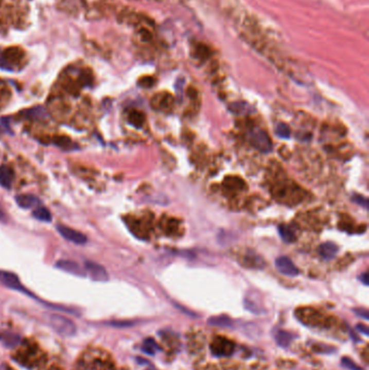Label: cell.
<instances>
[{
    "mask_svg": "<svg viewBox=\"0 0 369 370\" xmlns=\"http://www.w3.org/2000/svg\"><path fill=\"white\" fill-rule=\"evenodd\" d=\"M291 334L286 332V331H279L277 334H276V341L277 343L280 345V346H284V347H287L288 344L291 342Z\"/></svg>",
    "mask_w": 369,
    "mask_h": 370,
    "instance_id": "obj_21",
    "label": "cell"
},
{
    "mask_svg": "<svg viewBox=\"0 0 369 370\" xmlns=\"http://www.w3.org/2000/svg\"><path fill=\"white\" fill-rule=\"evenodd\" d=\"M57 230L62 237H64L66 240L71 242H74V244L83 245L87 242V237L76 230L71 228L65 225H57Z\"/></svg>",
    "mask_w": 369,
    "mask_h": 370,
    "instance_id": "obj_4",
    "label": "cell"
},
{
    "mask_svg": "<svg viewBox=\"0 0 369 370\" xmlns=\"http://www.w3.org/2000/svg\"><path fill=\"white\" fill-rule=\"evenodd\" d=\"M342 365L350 370H363L361 367H358L353 361H351V359L347 357L342 358Z\"/></svg>",
    "mask_w": 369,
    "mask_h": 370,
    "instance_id": "obj_24",
    "label": "cell"
},
{
    "mask_svg": "<svg viewBox=\"0 0 369 370\" xmlns=\"http://www.w3.org/2000/svg\"><path fill=\"white\" fill-rule=\"evenodd\" d=\"M48 323L51 328L60 336L63 337H73L77 331V326L72 320L67 319L66 316L61 314H49Z\"/></svg>",
    "mask_w": 369,
    "mask_h": 370,
    "instance_id": "obj_1",
    "label": "cell"
},
{
    "mask_svg": "<svg viewBox=\"0 0 369 370\" xmlns=\"http://www.w3.org/2000/svg\"><path fill=\"white\" fill-rule=\"evenodd\" d=\"M210 350H212L215 356L227 357L234 353L235 344L227 338L218 336L214 339L212 345H210Z\"/></svg>",
    "mask_w": 369,
    "mask_h": 370,
    "instance_id": "obj_3",
    "label": "cell"
},
{
    "mask_svg": "<svg viewBox=\"0 0 369 370\" xmlns=\"http://www.w3.org/2000/svg\"><path fill=\"white\" fill-rule=\"evenodd\" d=\"M128 121L130 125H132L135 128H141L145 121L144 114L140 111H131L128 115Z\"/></svg>",
    "mask_w": 369,
    "mask_h": 370,
    "instance_id": "obj_17",
    "label": "cell"
},
{
    "mask_svg": "<svg viewBox=\"0 0 369 370\" xmlns=\"http://www.w3.org/2000/svg\"><path fill=\"white\" fill-rule=\"evenodd\" d=\"M0 370H13V369L7 364H2L0 365Z\"/></svg>",
    "mask_w": 369,
    "mask_h": 370,
    "instance_id": "obj_33",
    "label": "cell"
},
{
    "mask_svg": "<svg viewBox=\"0 0 369 370\" xmlns=\"http://www.w3.org/2000/svg\"><path fill=\"white\" fill-rule=\"evenodd\" d=\"M152 105L156 110H163V111L169 110L173 105V98L167 92L158 93L153 98Z\"/></svg>",
    "mask_w": 369,
    "mask_h": 370,
    "instance_id": "obj_10",
    "label": "cell"
},
{
    "mask_svg": "<svg viewBox=\"0 0 369 370\" xmlns=\"http://www.w3.org/2000/svg\"><path fill=\"white\" fill-rule=\"evenodd\" d=\"M353 202H354L355 204H357V205H361V206L365 207V208L368 207V200H367V198H365V197H363V196L355 195V196L353 197Z\"/></svg>",
    "mask_w": 369,
    "mask_h": 370,
    "instance_id": "obj_26",
    "label": "cell"
},
{
    "mask_svg": "<svg viewBox=\"0 0 369 370\" xmlns=\"http://www.w3.org/2000/svg\"><path fill=\"white\" fill-rule=\"evenodd\" d=\"M86 272L88 273L89 276L96 281H108L109 280V274L107 272L101 264L92 262V261H87L86 264Z\"/></svg>",
    "mask_w": 369,
    "mask_h": 370,
    "instance_id": "obj_5",
    "label": "cell"
},
{
    "mask_svg": "<svg viewBox=\"0 0 369 370\" xmlns=\"http://www.w3.org/2000/svg\"><path fill=\"white\" fill-rule=\"evenodd\" d=\"M276 135L279 136L280 139H289L290 137V129L287 125L278 124L275 128Z\"/></svg>",
    "mask_w": 369,
    "mask_h": 370,
    "instance_id": "obj_23",
    "label": "cell"
},
{
    "mask_svg": "<svg viewBox=\"0 0 369 370\" xmlns=\"http://www.w3.org/2000/svg\"><path fill=\"white\" fill-rule=\"evenodd\" d=\"M250 144L262 153H270L273 149V145L269 134L261 129L251 130L248 134Z\"/></svg>",
    "mask_w": 369,
    "mask_h": 370,
    "instance_id": "obj_2",
    "label": "cell"
},
{
    "mask_svg": "<svg viewBox=\"0 0 369 370\" xmlns=\"http://www.w3.org/2000/svg\"><path fill=\"white\" fill-rule=\"evenodd\" d=\"M142 350H143L146 354L154 355L155 352L158 350V345H157V343L155 342V340H153V339H146V340L144 341Z\"/></svg>",
    "mask_w": 369,
    "mask_h": 370,
    "instance_id": "obj_22",
    "label": "cell"
},
{
    "mask_svg": "<svg viewBox=\"0 0 369 370\" xmlns=\"http://www.w3.org/2000/svg\"><path fill=\"white\" fill-rule=\"evenodd\" d=\"M278 233H279L280 238L285 242H288V244H290V242H293L294 240H296V235H294L293 231L287 225H285V224L279 225L278 226Z\"/></svg>",
    "mask_w": 369,
    "mask_h": 370,
    "instance_id": "obj_18",
    "label": "cell"
},
{
    "mask_svg": "<svg viewBox=\"0 0 369 370\" xmlns=\"http://www.w3.org/2000/svg\"><path fill=\"white\" fill-rule=\"evenodd\" d=\"M55 143H56L57 145H59V146H63V147H64V146H66V145H69V144H71V140L67 139V137H65V136H58L57 139L55 140Z\"/></svg>",
    "mask_w": 369,
    "mask_h": 370,
    "instance_id": "obj_27",
    "label": "cell"
},
{
    "mask_svg": "<svg viewBox=\"0 0 369 370\" xmlns=\"http://www.w3.org/2000/svg\"><path fill=\"white\" fill-rule=\"evenodd\" d=\"M9 97V93L8 92H3V91H0V108H2L3 107V103H4V101L7 99Z\"/></svg>",
    "mask_w": 369,
    "mask_h": 370,
    "instance_id": "obj_31",
    "label": "cell"
},
{
    "mask_svg": "<svg viewBox=\"0 0 369 370\" xmlns=\"http://www.w3.org/2000/svg\"><path fill=\"white\" fill-rule=\"evenodd\" d=\"M57 268L64 271L66 273H69L72 275H75V276L83 277L86 275L85 271L81 269L79 264L76 262L71 261V260H60L57 262Z\"/></svg>",
    "mask_w": 369,
    "mask_h": 370,
    "instance_id": "obj_8",
    "label": "cell"
},
{
    "mask_svg": "<svg viewBox=\"0 0 369 370\" xmlns=\"http://www.w3.org/2000/svg\"><path fill=\"white\" fill-rule=\"evenodd\" d=\"M208 324L213 325V326H220V327H230L232 325L231 320L229 319L227 316L225 315H221V316H215V317H210L208 320Z\"/></svg>",
    "mask_w": 369,
    "mask_h": 370,
    "instance_id": "obj_19",
    "label": "cell"
},
{
    "mask_svg": "<svg viewBox=\"0 0 369 370\" xmlns=\"http://www.w3.org/2000/svg\"><path fill=\"white\" fill-rule=\"evenodd\" d=\"M196 55H197L199 58L206 59V58H208V56L210 55V51H209V49H208L206 46L199 45V46L196 48Z\"/></svg>",
    "mask_w": 369,
    "mask_h": 370,
    "instance_id": "obj_25",
    "label": "cell"
},
{
    "mask_svg": "<svg viewBox=\"0 0 369 370\" xmlns=\"http://www.w3.org/2000/svg\"><path fill=\"white\" fill-rule=\"evenodd\" d=\"M48 370H62V369L59 368V367H51V368H49Z\"/></svg>",
    "mask_w": 369,
    "mask_h": 370,
    "instance_id": "obj_34",
    "label": "cell"
},
{
    "mask_svg": "<svg viewBox=\"0 0 369 370\" xmlns=\"http://www.w3.org/2000/svg\"><path fill=\"white\" fill-rule=\"evenodd\" d=\"M275 267L279 273L286 276L294 277L299 274L298 268L294 266V263L288 257H279L275 261Z\"/></svg>",
    "mask_w": 369,
    "mask_h": 370,
    "instance_id": "obj_6",
    "label": "cell"
},
{
    "mask_svg": "<svg viewBox=\"0 0 369 370\" xmlns=\"http://www.w3.org/2000/svg\"><path fill=\"white\" fill-rule=\"evenodd\" d=\"M356 328H357V330H358V331L363 332L365 336H368V334H369V331H368L367 326H365V325H357V326H356Z\"/></svg>",
    "mask_w": 369,
    "mask_h": 370,
    "instance_id": "obj_30",
    "label": "cell"
},
{
    "mask_svg": "<svg viewBox=\"0 0 369 370\" xmlns=\"http://www.w3.org/2000/svg\"><path fill=\"white\" fill-rule=\"evenodd\" d=\"M338 251H339L338 246H337L335 242H331V241L324 242V244H322L319 248L320 256L324 260H327V261L332 260L337 256Z\"/></svg>",
    "mask_w": 369,
    "mask_h": 370,
    "instance_id": "obj_12",
    "label": "cell"
},
{
    "mask_svg": "<svg viewBox=\"0 0 369 370\" xmlns=\"http://www.w3.org/2000/svg\"><path fill=\"white\" fill-rule=\"evenodd\" d=\"M360 279H361V281H362L364 285H366V286H367V285L369 284V283H368V273H367V272L363 273V274L361 275V276H360Z\"/></svg>",
    "mask_w": 369,
    "mask_h": 370,
    "instance_id": "obj_32",
    "label": "cell"
},
{
    "mask_svg": "<svg viewBox=\"0 0 369 370\" xmlns=\"http://www.w3.org/2000/svg\"><path fill=\"white\" fill-rule=\"evenodd\" d=\"M354 312L358 315V316H361V317H363V319L364 320H369V315H368V311H366V310H357V309H355L354 310Z\"/></svg>",
    "mask_w": 369,
    "mask_h": 370,
    "instance_id": "obj_29",
    "label": "cell"
},
{
    "mask_svg": "<svg viewBox=\"0 0 369 370\" xmlns=\"http://www.w3.org/2000/svg\"><path fill=\"white\" fill-rule=\"evenodd\" d=\"M0 342L7 347H15L20 344L21 338L14 332L3 331L0 332Z\"/></svg>",
    "mask_w": 369,
    "mask_h": 370,
    "instance_id": "obj_14",
    "label": "cell"
},
{
    "mask_svg": "<svg viewBox=\"0 0 369 370\" xmlns=\"http://www.w3.org/2000/svg\"><path fill=\"white\" fill-rule=\"evenodd\" d=\"M15 200L16 204L24 209H29L38 204V199L33 195H19Z\"/></svg>",
    "mask_w": 369,
    "mask_h": 370,
    "instance_id": "obj_15",
    "label": "cell"
},
{
    "mask_svg": "<svg viewBox=\"0 0 369 370\" xmlns=\"http://www.w3.org/2000/svg\"><path fill=\"white\" fill-rule=\"evenodd\" d=\"M224 187L227 188L229 191H238V189H241L245 187V183L242 181L241 179L236 178V177H229L224 180L223 183Z\"/></svg>",
    "mask_w": 369,
    "mask_h": 370,
    "instance_id": "obj_16",
    "label": "cell"
},
{
    "mask_svg": "<svg viewBox=\"0 0 369 370\" xmlns=\"http://www.w3.org/2000/svg\"><path fill=\"white\" fill-rule=\"evenodd\" d=\"M2 2H3V0H0V5H2Z\"/></svg>",
    "mask_w": 369,
    "mask_h": 370,
    "instance_id": "obj_35",
    "label": "cell"
},
{
    "mask_svg": "<svg viewBox=\"0 0 369 370\" xmlns=\"http://www.w3.org/2000/svg\"><path fill=\"white\" fill-rule=\"evenodd\" d=\"M14 180V171L8 166L0 167V185L9 188Z\"/></svg>",
    "mask_w": 369,
    "mask_h": 370,
    "instance_id": "obj_13",
    "label": "cell"
},
{
    "mask_svg": "<svg viewBox=\"0 0 369 370\" xmlns=\"http://www.w3.org/2000/svg\"><path fill=\"white\" fill-rule=\"evenodd\" d=\"M0 281H2L5 286L11 288L13 290H19L28 293L24 287L21 284L19 277L12 272H7V271H0Z\"/></svg>",
    "mask_w": 369,
    "mask_h": 370,
    "instance_id": "obj_7",
    "label": "cell"
},
{
    "mask_svg": "<svg viewBox=\"0 0 369 370\" xmlns=\"http://www.w3.org/2000/svg\"><path fill=\"white\" fill-rule=\"evenodd\" d=\"M34 217L40 221L50 222L51 221V214L50 211L45 207H39L34 211Z\"/></svg>",
    "mask_w": 369,
    "mask_h": 370,
    "instance_id": "obj_20",
    "label": "cell"
},
{
    "mask_svg": "<svg viewBox=\"0 0 369 370\" xmlns=\"http://www.w3.org/2000/svg\"><path fill=\"white\" fill-rule=\"evenodd\" d=\"M19 361L26 367H31L35 364V357L37 358V348L33 345H26L19 354Z\"/></svg>",
    "mask_w": 369,
    "mask_h": 370,
    "instance_id": "obj_11",
    "label": "cell"
},
{
    "mask_svg": "<svg viewBox=\"0 0 369 370\" xmlns=\"http://www.w3.org/2000/svg\"><path fill=\"white\" fill-rule=\"evenodd\" d=\"M5 62L10 66L11 64H17L24 58V51L19 47H11L4 51L2 55Z\"/></svg>",
    "mask_w": 369,
    "mask_h": 370,
    "instance_id": "obj_9",
    "label": "cell"
},
{
    "mask_svg": "<svg viewBox=\"0 0 369 370\" xmlns=\"http://www.w3.org/2000/svg\"><path fill=\"white\" fill-rule=\"evenodd\" d=\"M153 83H154V79L152 77H144L140 80V84L142 87H145V88L152 87Z\"/></svg>",
    "mask_w": 369,
    "mask_h": 370,
    "instance_id": "obj_28",
    "label": "cell"
}]
</instances>
